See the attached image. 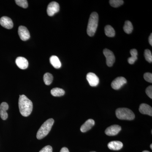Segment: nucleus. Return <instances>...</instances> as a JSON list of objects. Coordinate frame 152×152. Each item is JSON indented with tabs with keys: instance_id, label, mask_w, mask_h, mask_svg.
Here are the masks:
<instances>
[{
	"instance_id": "nucleus-1",
	"label": "nucleus",
	"mask_w": 152,
	"mask_h": 152,
	"mask_svg": "<svg viewBox=\"0 0 152 152\" xmlns=\"http://www.w3.org/2000/svg\"><path fill=\"white\" fill-rule=\"evenodd\" d=\"M19 108L20 114L24 117H28L32 112V102L25 95H20Z\"/></svg>"
},
{
	"instance_id": "nucleus-2",
	"label": "nucleus",
	"mask_w": 152,
	"mask_h": 152,
	"mask_svg": "<svg viewBox=\"0 0 152 152\" xmlns=\"http://www.w3.org/2000/svg\"><path fill=\"white\" fill-rule=\"evenodd\" d=\"M99 22V15L97 13L93 12L90 15L87 27V34L90 37L94 35Z\"/></svg>"
},
{
	"instance_id": "nucleus-3",
	"label": "nucleus",
	"mask_w": 152,
	"mask_h": 152,
	"mask_svg": "<svg viewBox=\"0 0 152 152\" xmlns=\"http://www.w3.org/2000/svg\"><path fill=\"white\" fill-rule=\"evenodd\" d=\"M54 123V120L53 118H50L47 120L42 125L37 133V137L38 140L44 138L50 132L52 126Z\"/></svg>"
},
{
	"instance_id": "nucleus-4",
	"label": "nucleus",
	"mask_w": 152,
	"mask_h": 152,
	"mask_svg": "<svg viewBox=\"0 0 152 152\" xmlns=\"http://www.w3.org/2000/svg\"><path fill=\"white\" fill-rule=\"evenodd\" d=\"M116 115L120 120L132 121L135 118L134 113L130 109L126 108H120L116 110Z\"/></svg>"
},
{
	"instance_id": "nucleus-5",
	"label": "nucleus",
	"mask_w": 152,
	"mask_h": 152,
	"mask_svg": "<svg viewBox=\"0 0 152 152\" xmlns=\"http://www.w3.org/2000/svg\"><path fill=\"white\" fill-rule=\"evenodd\" d=\"M103 53L106 58V63L109 67H111L115 63V58L113 53L107 49H105L103 50Z\"/></svg>"
},
{
	"instance_id": "nucleus-6",
	"label": "nucleus",
	"mask_w": 152,
	"mask_h": 152,
	"mask_svg": "<svg viewBox=\"0 0 152 152\" xmlns=\"http://www.w3.org/2000/svg\"><path fill=\"white\" fill-rule=\"evenodd\" d=\"M60 6L56 2L53 1L49 4L47 8V13L49 16H53L59 11Z\"/></svg>"
},
{
	"instance_id": "nucleus-7",
	"label": "nucleus",
	"mask_w": 152,
	"mask_h": 152,
	"mask_svg": "<svg viewBox=\"0 0 152 152\" xmlns=\"http://www.w3.org/2000/svg\"><path fill=\"white\" fill-rule=\"evenodd\" d=\"M126 83V80L124 77H118L112 82L111 86L114 89L119 90Z\"/></svg>"
},
{
	"instance_id": "nucleus-8",
	"label": "nucleus",
	"mask_w": 152,
	"mask_h": 152,
	"mask_svg": "<svg viewBox=\"0 0 152 152\" xmlns=\"http://www.w3.org/2000/svg\"><path fill=\"white\" fill-rule=\"evenodd\" d=\"M18 34L22 40L26 41L28 40L30 38L29 32L27 28L23 26H20L18 28Z\"/></svg>"
},
{
	"instance_id": "nucleus-9",
	"label": "nucleus",
	"mask_w": 152,
	"mask_h": 152,
	"mask_svg": "<svg viewBox=\"0 0 152 152\" xmlns=\"http://www.w3.org/2000/svg\"><path fill=\"white\" fill-rule=\"evenodd\" d=\"M86 79L91 86L96 87L99 83V77L94 73L89 72L87 75Z\"/></svg>"
},
{
	"instance_id": "nucleus-10",
	"label": "nucleus",
	"mask_w": 152,
	"mask_h": 152,
	"mask_svg": "<svg viewBox=\"0 0 152 152\" xmlns=\"http://www.w3.org/2000/svg\"><path fill=\"white\" fill-rule=\"evenodd\" d=\"M121 130V128L118 125H112L106 129L105 132L107 135L112 136L118 134Z\"/></svg>"
},
{
	"instance_id": "nucleus-11",
	"label": "nucleus",
	"mask_w": 152,
	"mask_h": 152,
	"mask_svg": "<svg viewBox=\"0 0 152 152\" xmlns=\"http://www.w3.org/2000/svg\"><path fill=\"white\" fill-rule=\"evenodd\" d=\"M0 24L3 27L11 29L13 27V23L11 18L8 17L4 16L0 19Z\"/></svg>"
},
{
	"instance_id": "nucleus-12",
	"label": "nucleus",
	"mask_w": 152,
	"mask_h": 152,
	"mask_svg": "<svg viewBox=\"0 0 152 152\" xmlns=\"http://www.w3.org/2000/svg\"><path fill=\"white\" fill-rule=\"evenodd\" d=\"M15 62L18 66L21 69H26L28 66V60L24 57H18L16 59Z\"/></svg>"
},
{
	"instance_id": "nucleus-13",
	"label": "nucleus",
	"mask_w": 152,
	"mask_h": 152,
	"mask_svg": "<svg viewBox=\"0 0 152 152\" xmlns=\"http://www.w3.org/2000/svg\"><path fill=\"white\" fill-rule=\"evenodd\" d=\"M9 109V105L6 102H2L0 105V116L2 119L6 120L8 118L7 113V110Z\"/></svg>"
},
{
	"instance_id": "nucleus-14",
	"label": "nucleus",
	"mask_w": 152,
	"mask_h": 152,
	"mask_svg": "<svg viewBox=\"0 0 152 152\" xmlns=\"http://www.w3.org/2000/svg\"><path fill=\"white\" fill-rule=\"evenodd\" d=\"M139 111L142 114L152 116V107L146 104H142L140 106Z\"/></svg>"
},
{
	"instance_id": "nucleus-15",
	"label": "nucleus",
	"mask_w": 152,
	"mask_h": 152,
	"mask_svg": "<svg viewBox=\"0 0 152 152\" xmlns=\"http://www.w3.org/2000/svg\"><path fill=\"white\" fill-rule=\"evenodd\" d=\"M94 125L95 121L94 120L91 119L88 120L81 127L80 131L82 132H86L91 129Z\"/></svg>"
},
{
	"instance_id": "nucleus-16",
	"label": "nucleus",
	"mask_w": 152,
	"mask_h": 152,
	"mask_svg": "<svg viewBox=\"0 0 152 152\" xmlns=\"http://www.w3.org/2000/svg\"><path fill=\"white\" fill-rule=\"evenodd\" d=\"M123 147L122 142L118 141H112L108 144V147L109 148L113 151H118L121 150Z\"/></svg>"
},
{
	"instance_id": "nucleus-17",
	"label": "nucleus",
	"mask_w": 152,
	"mask_h": 152,
	"mask_svg": "<svg viewBox=\"0 0 152 152\" xmlns=\"http://www.w3.org/2000/svg\"><path fill=\"white\" fill-rule=\"evenodd\" d=\"M50 62L52 66L57 69H59L61 66V64L58 58L56 56H53L50 58Z\"/></svg>"
},
{
	"instance_id": "nucleus-18",
	"label": "nucleus",
	"mask_w": 152,
	"mask_h": 152,
	"mask_svg": "<svg viewBox=\"0 0 152 152\" xmlns=\"http://www.w3.org/2000/svg\"><path fill=\"white\" fill-rule=\"evenodd\" d=\"M65 91L61 88H54L51 91V94L55 97H60L65 94Z\"/></svg>"
},
{
	"instance_id": "nucleus-19",
	"label": "nucleus",
	"mask_w": 152,
	"mask_h": 152,
	"mask_svg": "<svg viewBox=\"0 0 152 152\" xmlns=\"http://www.w3.org/2000/svg\"><path fill=\"white\" fill-rule=\"evenodd\" d=\"M105 33L106 35L110 37H113L115 36V32L113 28L110 25H107L105 27Z\"/></svg>"
},
{
	"instance_id": "nucleus-20",
	"label": "nucleus",
	"mask_w": 152,
	"mask_h": 152,
	"mask_svg": "<svg viewBox=\"0 0 152 152\" xmlns=\"http://www.w3.org/2000/svg\"><path fill=\"white\" fill-rule=\"evenodd\" d=\"M124 30L126 34H130L132 33L133 30V25L130 21L127 20L125 22L124 27Z\"/></svg>"
},
{
	"instance_id": "nucleus-21",
	"label": "nucleus",
	"mask_w": 152,
	"mask_h": 152,
	"mask_svg": "<svg viewBox=\"0 0 152 152\" xmlns=\"http://www.w3.org/2000/svg\"><path fill=\"white\" fill-rule=\"evenodd\" d=\"M44 81L46 85L49 86L53 82V77L52 74L49 73H46L44 75Z\"/></svg>"
},
{
	"instance_id": "nucleus-22",
	"label": "nucleus",
	"mask_w": 152,
	"mask_h": 152,
	"mask_svg": "<svg viewBox=\"0 0 152 152\" xmlns=\"http://www.w3.org/2000/svg\"><path fill=\"white\" fill-rule=\"evenodd\" d=\"M109 3L112 7L116 8L123 4L124 1L122 0H110L109 1Z\"/></svg>"
},
{
	"instance_id": "nucleus-23",
	"label": "nucleus",
	"mask_w": 152,
	"mask_h": 152,
	"mask_svg": "<svg viewBox=\"0 0 152 152\" xmlns=\"http://www.w3.org/2000/svg\"><path fill=\"white\" fill-rule=\"evenodd\" d=\"M145 58L147 61L149 63H151L152 62V55L151 52L148 49H146L145 50L144 53Z\"/></svg>"
},
{
	"instance_id": "nucleus-24",
	"label": "nucleus",
	"mask_w": 152,
	"mask_h": 152,
	"mask_svg": "<svg viewBox=\"0 0 152 152\" xmlns=\"http://www.w3.org/2000/svg\"><path fill=\"white\" fill-rule=\"evenodd\" d=\"M15 1L18 6L23 8H27L28 7V1L26 0H16Z\"/></svg>"
},
{
	"instance_id": "nucleus-25",
	"label": "nucleus",
	"mask_w": 152,
	"mask_h": 152,
	"mask_svg": "<svg viewBox=\"0 0 152 152\" xmlns=\"http://www.w3.org/2000/svg\"><path fill=\"white\" fill-rule=\"evenodd\" d=\"M144 78L146 81L152 83V74L149 72L145 73L144 75Z\"/></svg>"
},
{
	"instance_id": "nucleus-26",
	"label": "nucleus",
	"mask_w": 152,
	"mask_h": 152,
	"mask_svg": "<svg viewBox=\"0 0 152 152\" xmlns=\"http://www.w3.org/2000/svg\"><path fill=\"white\" fill-rule=\"evenodd\" d=\"M53 152V148L50 145H47L44 147L39 152Z\"/></svg>"
},
{
	"instance_id": "nucleus-27",
	"label": "nucleus",
	"mask_w": 152,
	"mask_h": 152,
	"mask_svg": "<svg viewBox=\"0 0 152 152\" xmlns=\"http://www.w3.org/2000/svg\"><path fill=\"white\" fill-rule=\"evenodd\" d=\"M146 93L151 99H152V86H150L148 87L146 89Z\"/></svg>"
},
{
	"instance_id": "nucleus-28",
	"label": "nucleus",
	"mask_w": 152,
	"mask_h": 152,
	"mask_svg": "<svg viewBox=\"0 0 152 152\" xmlns=\"http://www.w3.org/2000/svg\"><path fill=\"white\" fill-rule=\"evenodd\" d=\"M130 54L132 57L134 58H137V56L138 53L137 51L135 49H133L131 50H130Z\"/></svg>"
},
{
	"instance_id": "nucleus-29",
	"label": "nucleus",
	"mask_w": 152,
	"mask_h": 152,
	"mask_svg": "<svg viewBox=\"0 0 152 152\" xmlns=\"http://www.w3.org/2000/svg\"><path fill=\"white\" fill-rule=\"evenodd\" d=\"M137 58H133V57H131L128 58V62L130 64H133L137 61Z\"/></svg>"
},
{
	"instance_id": "nucleus-30",
	"label": "nucleus",
	"mask_w": 152,
	"mask_h": 152,
	"mask_svg": "<svg viewBox=\"0 0 152 152\" xmlns=\"http://www.w3.org/2000/svg\"><path fill=\"white\" fill-rule=\"evenodd\" d=\"M60 152H69V151L68 149L66 147H64L61 149Z\"/></svg>"
},
{
	"instance_id": "nucleus-31",
	"label": "nucleus",
	"mask_w": 152,
	"mask_h": 152,
	"mask_svg": "<svg viewBox=\"0 0 152 152\" xmlns=\"http://www.w3.org/2000/svg\"><path fill=\"white\" fill-rule=\"evenodd\" d=\"M149 42L151 46L152 45V34H151V35L150 36L149 38Z\"/></svg>"
},
{
	"instance_id": "nucleus-32",
	"label": "nucleus",
	"mask_w": 152,
	"mask_h": 152,
	"mask_svg": "<svg viewBox=\"0 0 152 152\" xmlns=\"http://www.w3.org/2000/svg\"><path fill=\"white\" fill-rule=\"evenodd\" d=\"M150 147H151V149H152V144H151V145H150Z\"/></svg>"
},
{
	"instance_id": "nucleus-33",
	"label": "nucleus",
	"mask_w": 152,
	"mask_h": 152,
	"mask_svg": "<svg viewBox=\"0 0 152 152\" xmlns=\"http://www.w3.org/2000/svg\"><path fill=\"white\" fill-rule=\"evenodd\" d=\"M142 152H151L149 151H143Z\"/></svg>"
},
{
	"instance_id": "nucleus-34",
	"label": "nucleus",
	"mask_w": 152,
	"mask_h": 152,
	"mask_svg": "<svg viewBox=\"0 0 152 152\" xmlns=\"http://www.w3.org/2000/svg\"><path fill=\"white\" fill-rule=\"evenodd\" d=\"M95 152V151H91V152Z\"/></svg>"
}]
</instances>
